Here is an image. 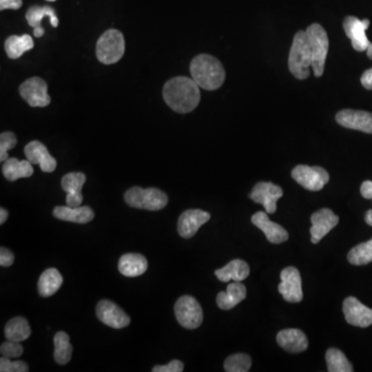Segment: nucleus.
<instances>
[{
	"label": "nucleus",
	"instance_id": "14",
	"mask_svg": "<svg viewBox=\"0 0 372 372\" xmlns=\"http://www.w3.org/2000/svg\"><path fill=\"white\" fill-rule=\"evenodd\" d=\"M310 222H312V227H310L312 242L314 244H318L338 225L339 218L332 210L324 208V209L314 212L310 218Z\"/></svg>",
	"mask_w": 372,
	"mask_h": 372
},
{
	"label": "nucleus",
	"instance_id": "13",
	"mask_svg": "<svg viewBox=\"0 0 372 372\" xmlns=\"http://www.w3.org/2000/svg\"><path fill=\"white\" fill-rule=\"evenodd\" d=\"M282 195V187L272 182H259L250 193V197L254 203L261 204L268 214H273L277 208V201Z\"/></svg>",
	"mask_w": 372,
	"mask_h": 372
},
{
	"label": "nucleus",
	"instance_id": "6",
	"mask_svg": "<svg viewBox=\"0 0 372 372\" xmlns=\"http://www.w3.org/2000/svg\"><path fill=\"white\" fill-rule=\"evenodd\" d=\"M124 51V38L117 29H109L97 40V57L104 65L118 63L122 58Z\"/></svg>",
	"mask_w": 372,
	"mask_h": 372
},
{
	"label": "nucleus",
	"instance_id": "37",
	"mask_svg": "<svg viewBox=\"0 0 372 372\" xmlns=\"http://www.w3.org/2000/svg\"><path fill=\"white\" fill-rule=\"evenodd\" d=\"M0 371L1 372H27L29 371V365L23 361H10V359L2 357L0 359Z\"/></svg>",
	"mask_w": 372,
	"mask_h": 372
},
{
	"label": "nucleus",
	"instance_id": "21",
	"mask_svg": "<svg viewBox=\"0 0 372 372\" xmlns=\"http://www.w3.org/2000/svg\"><path fill=\"white\" fill-rule=\"evenodd\" d=\"M280 348L292 354L305 352L308 348V339L299 329H284L276 336Z\"/></svg>",
	"mask_w": 372,
	"mask_h": 372
},
{
	"label": "nucleus",
	"instance_id": "44",
	"mask_svg": "<svg viewBox=\"0 0 372 372\" xmlns=\"http://www.w3.org/2000/svg\"><path fill=\"white\" fill-rule=\"evenodd\" d=\"M45 31L42 27H40V29H33V35H35V38H42V35H44Z\"/></svg>",
	"mask_w": 372,
	"mask_h": 372
},
{
	"label": "nucleus",
	"instance_id": "45",
	"mask_svg": "<svg viewBox=\"0 0 372 372\" xmlns=\"http://www.w3.org/2000/svg\"><path fill=\"white\" fill-rule=\"evenodd\" d=\"M365 222L372 227V210L367 211L366 216H365Z\"/></svg>",
	"mask_w": 372,
	"mask_h": 372
},
{
	"label": "nucleus",
	"instance_id": "43",
	"mask_svg": "<svg viewBox=\"0 0 372 372\" xmlns=\"http://www.w3.org/2000/svg\"><path fill=\"white\" fill-rule=\"evenodd\" d=\"M8 210H6V209H3V208H1V209H0V225H3V223L6 222V220H8Z\"/></svg>",
	"mask_w": 372,
	"mask_h": 372
},
{
	"label": "nucleus",
	"instance_id": "26",
	"mask_svg": "<svg viewBox=\"0 0 372 372\" xmlns=\"http://www.w3.org/2000/svg\"><path fill=\"white\" fill-rule=\"evenodd\" d=\"M2 174L8 181H16L20 178L31 177L33 174V163L27 161H19L12 157L4 161L2 165Z\"/></svg>",
	"mask_w": 372,
	"mask_h": 372
},
{
	"label": "nucleus",
	"instance_id": "25",
	"mask_svg": "<svg viewBox=\"0 0 372 372\" xmlns=\"http://www.w3.org/2000/svg\"><path fill=\"white\" fill-rule=\"evenodd\" d=\"M250 273V266L246 261L242 260L229 261L225 267L216 271V277L223 282H229V280L242 282L248 277Z\"/></svg>",
	"mask_w": 372,
	"mask_h": 372
},
{
	"label": "nucleus",
	"instance_id": "38",
	"mask_svg": "<svg viewBox=\"0 0 372 372\" xmlns=\"http://www.w3.org/2000/svg\"><path fill=\"white\" fill-rule=\"evenodd\" d=\"M184 364L179 360H173L167 365H157L152 369L153 372H181Z\"/></svg>",
	"mask_w": 372,
	"mask_h": 372
},
{
	"label": "nucleus",
	"instance_id": "33",
	"mask_svg": "<svg viewBox=\"0 0 372 372\" xmlns=\"http://www.w3.org/2000/svg\"><path fill=\"white\" fill-rule=\"evenodd\" d=\"M348 260L354 266H363L371 263L372 239L352 248L348 252Z\"/></svg>",
	"mask_w": 372,
	"mask_h": 372
},
{
	"label": "nucleus",
	"instance_id": "29",
	"mask_svg": "<svg viewBox=\"0 0 372 372\" xmlns=\"http://www.w3.org/2000/svg\"><path fill=\"white\" fill-rule=\"evenodd\" d=\"M4 335L10 341L22 342L29 339L31 335V329L26 318L17 316L8 321L4 328Z\"/></svg>",
	"mask_w": 372,
	"mask_h": 372
},
{
	"label": "nucleus",
	"instance_id": "39",
	"mask_svg": "<svg viewBox=\"0 0 372 372\" xmlns=\"http://www.w3.org/2000/svg\"><path fill=\"white\" fill-rule=\"evenodd\" d=\"M15 256L8 248H3L2 246L0 248V265L2 267H10L14 264Z\"/></svg>",
	"mask_w": 372,
	"mask_h": 372
},
{
	"label": "nucleus",
	"instance_id": "11",
	"mask_svg": "<svg viewBox=\"0 0 372 372\" xmlns=\"http://www.w3.org/2000/svg\"><path fill=\"white\" fill-rule=\"evenodd\" d=\"M280 280L278 291L286 302L299 303L303 300L301 275L297 268H284L280 273Z\"/></svg>",
	"mask_w": 372,
	"mask_h": 372
},
{
	"label": "nucleus",
	"instance_id": "30",
	"mask_svg": "<svg viewBox=\"0 0 372 372\" xmlns=\"http://www.w3.org/2000/svg\"><path fill=\"white\" fill-rule=\"evenodd\" d=\"M54 360L57 364L65 365L71 361L73 354V346L70 341V336L67 333L60 331L54 336Z\"/></svg>",
	"mask_w": 372,
	"mask_h": 372
},
{
	"label": "nucleus",
	"instance_id": "7",
	"mask_svg": "<svg viewBox=\"0 0 372 372\" xmlns=\"http://www.w3.org/2000/svg\"><path fill=\"white\" fill-rule=\"evenodd\" d=\"M174 312L178 323L184 328L193 330L199 328L203 323V309L201 305L195 298L188 295L180 297L177 300Z\"/></svg>",
	"mask_w": 372,
	"mask_h": 372
},
{
	"label": "nucleus",
	"instance_id": "41",
	"mask_svg": "<svg viewBox=\"0 0 372 372\" xmlns=\"http://www.w3.org/2000/svg\"><path fill=\"white\" fill-rule=\"evenodd\" d=\"M360 191L363 197L367 200H372V181L367 180V181L363 182Z\"/></svg>",
	"mask_w": 372,
	"mask_h": 372
},
{
	"label": "nucleus",
	"instance_id": "34",
	"mask_svg": "<svg viewBox=\"0 0 372 372\" xmlns=\"http://www.w3.org/2000/svg\"><path fill=\"white\" fill-rule=\"evenodd\" d=\"M252 361L248 355L235 354L227 357L225 361V371L227 372H248L252 367Z\"/></svg>",
	"mask_w": 372,
	"mask_h": 372
},
{
	"label": "nucleus",
	"instance_id": "4",
	"mask_svg": "<svg viewBox=\"0 0 372 372\" xmlns=\"http://www.w3.org/2000/svg\"><path fill=\"white\" fill-rule=\"evenodd\" d=\"M125 203L129 207L137 209L149 210V211H159L163 209L168 205V195L161 189L150 187V188H142L135 186L125 193Z\"/></svg>",
	"mask_w": 372,
	"mask_h": 372
},
{
	"label": "nucleus",
	"instance_id": "5",
	"mask_svg": "<svg viewBox=\"0 0 372 372\" xmlns=\"http://www.w3.org/2000/svg\"><path fill=\"white\" fill-rule=\"evenodd\" d=\"M307 33L308 42H309L310 50L312 54V71L314 76H323L325 70V63H326L327 55L329 51V38L326 31L322 25L314 24L310 25L306 29Z\"/></svg>",
	"mask_w": 372,
	"mask_h": 372
},
{
	"label": "nucleus",
	"instance_id": "28",
	"mask_svg": "<svg viewBox=\"0 0 372 372\" xmlns=\"http://www.w3.org/2000/svg\"><path fill=\"white\" fill-rule=\"evenodd\" d=\"M35 47L33 38L29 35H10L6 38L4 42V49H6V55L10 59H18L24 54L27 51L31 50Z\"/></svg>",
	"mask_w": 372,
	"mask_h": 372
},
{
	"label": "nucleus",
	"instance_id": "40",
	"mask_svg": "<svg viewBox=\"0 0 372 372\" xmlns=\"http://www.w3.org/2000/svg\"><path fill=\"white\" fill-rule=\"evenodd\" d=\"M22 4V0H0V10H19Z\"/></svg>",
	"mask_w": 372,
	"mask_h": 372
},
{
	"label": "nucleus",
	"instance_id": "32",
	"mask_svg": "<svg viewBox=\"0 0 372 372\" xmlns=\"http://www.w3.org/2000/svg\"><path fill=\"white\" fill-rule=\"evenodd\" d=\"M326 362L328 371L330 372H352L353 365L346 358V355L338 348H329L326 353Z\"/></svg>",
	"mask_w": 372,
	"mask_h": 372
},
{
	"label": "nucleus",
	"instance_id": "18",
	"mask_svg": "<svg viewBox=\"0 0 372 372\" xmlns=\"http://www.w3.org/2000/svg\"><path fill=\"white\" fill-rule=\"evenodd\" d=\"M26 159L33 165H40V170L45 173H52L57 167V161L49 153L46 146L40 141H33L24 148Z\"/></svg>",
	"mask_w": 372,
	"mask_h": 372
},
{
	"label": "nucleus",
	"instance_id": "3",
	"mask_svg": "<svg viewBox=\"0 0 372 372\" xmlns=\"http://www.w3.org/2000/svg\"><path fill=\"white\" fill-rule=\"evenodd\" d=\"M312 67V54L306 31L295 35L289 56V69L295 78L305 80L309 76Z\"/></svg>",
	"mask_w": 372,
	"mask_h": 372
},
{
	"label": "nucleus",
	"instance_id": "1",
	"mask_svg": "<svg viewBox=\"0 0 372 372\" xmlns=\"http://www.w3.org/2000/svg\"><path fill=\"white\" fill-rule=\"evenodd\" d=\"M163 97L173 111L181 114L193 111L201 101L199 85L187 76H175L168 81L163 86Z\"/></svg>",
	"mask_w": 372,
	"mask_h": 372
},
{
	"label": "nucleus",
	"instance_id": "35",
	"mask_svg": "<svg viewBox=\"0 0 372 372\" xmlns=\"http://www.w3.org/2000/svg\"><path fill=\"white\" fill-rule=\"evenodd\" d=\"M17 145V138L12 131H6L0 135V161L8 159V151Z\"/></svg>",
	"mask_w": 372,
	"mask_h": 372
},
{
	"label": "nucleus",
	"instance_id": "24",
	"mask_svg": "<svg viewBox=\"0 0 372 372\" xmlns=\"http://www.w3.org/2000/svg\"><path fill=\"white\" fill-rule=\"evenodd\" d=\"M246 298V288L241 282L229 284L227 292H220L216 297V303L223 310H229Z\"/></svg>",
	"mask_w": 372,
	"mask_h": 372
},
{
	"label": "nucleus",
	"instance_id": "36",
	"mask_svg": "<svg viewBox=\"0 0 372 372\" xmlns=\"http://www.w3.org/2000/svg\"><path fill=\"white\" fill-rule=\"evenodd\" d=\"M0 353H1L2 357H6V358H19V357L22 356L23 346H21L20 342L8 340L0 346Z\"/></svg>",
	"mask_w": 372,
	"mask_h": 372
},
{
	"label": "nucleus",
	"instance_id": "22",
	"mask_svg": "<svg viewBox=\"0 0 372 372\" xmlns=\"http://www.w3.org/2000/svg\"><path fill=\"white\" fill-rule=\"evenodd\" d=\"M53 216L57 220L63 222L76 223H90L95 218V212L88 206H79V207H70V206H57L53 210Z\"/></svg>",
	"mask_w": 372,
	"mask_h": 372
},
{
	"label": "nucleus",
	"instance_id": "8",
	"mask_svg": "<svg viewBox=\"0 0 372 372\" xmlns=\"http://www.w3.org/2000/svg\"><path fill=\"white\" fill-rule=\"evenodd\" d=\"M369 25V19L360 20L354 16H348L343 21L344 31L352 42L353 48L358 52L366 51L367 56L372 60V44L366 35Z\"/></svg>",
	"mask_w": 372,
	"mask_h": 372
},
{
	"label": "nucleus",
	"instance_id": "23",
	"mask_svg": "<svg viewBox=\"0 0 372 372\" xmlns=\"http://www.w3.org/2000/svg\"><path fill=\"white\" fill-rule=\"evenodd\" d=\"M148 261L140 254H127L118 261V270L127 277H138L147 271Z\"/></svg>",
	"mask_w": 372,
	"mask_h": 372
},
{
	"label": "nucleus",
	"instance_id": "12",
	"mask_svg": "<svg viewBox=\"0 0 372 372\" xmlns=\"http://www.w3.org/2000/svg\"><path fill=\"white\" fill-rule=\"evenodd\" d=\"M97 318L114 329H122L131 324V318L110 300H102L97 305Z\"/></svg>",
	"mask_w": 372,
	"mask_h": 372
},
{
	"label": "nucleus",
	"instance_id": "9",
	"mask_svg": "<svg viewBox=\"0 0 372 372\" xmlns=\"http://www.w3.org/2000/svg\"><path fill=\"white\" fill-rule=\"evenodd\" d=\"M295 181L310 191H320L330 180L328 172L321 167L299 165L292 171Z\"/></svg>",
	"mask_w": 372,
	"mask_h": 372
},
{
	"label": "nucleus",
	"instance_id": "19",
	"mask_svg": "<svg viewBox=\"0 0 372 372\" xmlns=\"http://www.w3.org/2000/svg\"><path fill=\"white\" fill-rule=\"evenodd\" d=\"M252 223L264 232L267 240L273 244H280L289 239V233L282 225L271 222L267 212H257L252 216Z\"/></svg>",
	"mask_w": 372,
	"mask_h": 372
},
{
	"label": "nucleus",
	"instance_id": "10",
	"mask_svg": "<svg viewBox=\"0 0 372 372\" xmlns=\"http://www.w3.org/2000/svg\"><path fill=\"white\" fill-rule=\"evenodd\" d=\"M19 92L31 107L44 108L50 105L51 97L48 95V85L40 76H33L22 83Z\"/></svg>",
	"mask_w": 372,
	"mask_h": 372
},
{
	"label": "nucleus",
	"instance_id": "42",
	"mask_svg": "<svg viewBox=\"0 0 372 372\" xmlns=\"http://www.w3.org/2000/svg\"><path fill=\"white\" fill-rule=\"evenodd\" d=\"M361 83H362L364 88L369 89V90H372V67L371 69L367 70V71L362 74V76H361Z\"/></svg>",
	"mask_w": 372,
	"mask_h": 372
},
{
	"label": "nucleus",
	"instance_id": "46",
	"mask_svg": "<svg viewBox=\"0 0 372 372\" xmlns=\"http://www.w3.org/2000/svg\"><path fill=\"white\" fill-rule=\"evenodd\" d=\"M47 1H55V0H47Z\"/></svg>",
	"mask_w": 372,
	"mask_h": 372
},
{
	"label": "nucleus",
	"instance_id": "20",
	"mask_svg": "<svg viewBox=\"0 0 372 372\" xmlns=\"http://www.w3.org/2000/svg\"><path fill=\"white\" fill-rule=\"evenodd\" d=\"M86 181L85 174L76 172L63 176L61 186L67 193V205L70 207H79L83 203L82 187Z\"/></svg>",
	"mask_w": 372,
	"mask_h": 372
},
{
	"label": "nucleus",
	"instance_id": "17",
	"mask_svg": "<svg viewBox=\"0 0 372 372\" xmlns=\"http://www.w3.org/2000/svg\"><path fill=\"white\" fill-rule=\"evenodd\" d=\"M211 218L208 212L200 209L186 210L178 220V233L182 238L189 239L193 237L202 225H205Z\"/></svg>",
	"mask_w": 372,
	"mask_h": 372
},
{
	"label": "nucleus",
	"instance_id": "16",
	"mask_svg": "<svg viewBox=\"0 0 372 372\" xmlns=\"http://www.w3.org/2000/svg\"><path fill=\"white\" fill-rule=\"evenodd\" d=\"M338 124L372 135V113L359 110H342L336 115Z\"/></svg>",
	"mask_w": 372,
	"mask_h": 372
},
{
	"label": "nucleus",
	"instance_id": "15",
	"mask_svg": "<svg viewBox=\"0 0 372 372\" xmlns=\"http://www.w3.org/2000/svg\"><path fill=\"white\" fill-rule=\"evenodd\" d=\"M346 322L355 327L367 328L372 325V309L361 303L357 298L348 297L343 301Z\"/></svg>",
	"mask_w": 372,
	"mask_h": 372
},
{
	"label": "nucleus",
	"instance_id": "2",
	"mask_svg": "<svg viewBox=\"0 0 372 372\" xmlns=\"http://www.w3.org/2000/svg\"><path fill=\"white\" fill-rule=\"evenodd\" d=\"M193 81L205 90H216L223 86L225 71L222 63L209 54L197 55L191 63Z\"/></svg>",
	"mask_w": 372,
	"mask_h": 372
},
{
	"label": "nucleus",
	"instance_id": "31",
	"mask_svg": "<svg viewBox=\"0 0 372 372\" xmlns=\"http://www.w3.org/2000/svg\"><path fill=\"white\" fill-rule=\"evenodd\" d=\"M45 17L50 18L53 27L58 26V18L55 14L54 8H51V6H33L26 13L27 22L31 27H33V29L42 27L40 22Z\"/></svg>",
	"mask_w": 372,
	"mask_h": 372
},
{
	"label": "nucleus",
	"instance_id": "27",
	"mask_svg": "<svg viewBox=\"0 0 372 372\" xmlns=\"http://www.w3.org/2000/svg\"><path fill=\"white\" fill-rule=\"evenodd\" d=\"M63 277L55 268H50L42 272L38 282V290L42 297H51L61 288Z\"/></svg>",
	"mask_w": 372,
	"mask_h": 372
}]
</instances>
